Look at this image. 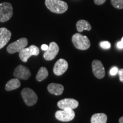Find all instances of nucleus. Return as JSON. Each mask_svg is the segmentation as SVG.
Listing matches in <instances>:
<instances>
[{
	"instance_id": "1",
	"label": "nucleus",
	"mask_w": 123,
	"mask_h": 123,
	"mask_svg": "<svg viewBox=\"0 0 123 123\" xmlns=\"http://www.w3.org/2000/svg\"><path fill=\"white\" fill-rule=\"evenodd\" d=\"M45 5L49 10L56 14L65 13L68 8L67 3L61 0H45Z\"/></svg>"
},
{
	"instance_id": "2",
	"label": "nucleus",
	"mask_w": 123,
	"mask_h": 123,
	"mask_svg": "<svg viewBox=\"0 0 123 123\" xmlns=\"http://www.w3.org/2000/svg\"><path fill=\"white\" fill-rule=\"evenodd\" d=\"M72 42L75 48L78 50H87L91 46L90 41L88 37L79 33H76L73 35L72 37Z\"/></svg>"
},
{
	"instance_id": "3",
	"label": "nucleus",
	"mask_w": 123,
	"mask_h": 123,
	"mask_svg": "<svg viewBox=\"0 0 123 123\" xmlns=\"http://www.w3.org/2000/svg\"><path fill=\"white\" fill-rule=\"evenodd\" d=\"M13 6L8 2L0 4V22H5L9 21L13 16Z\"/></svg>"
},
{
	"instance_id": "4",
	"label": "nucleus",
	"mask_w": 123,
	"mask_h": 123,
	"mask_svg": "<svg viewBox=\"0 0 123 123\" xmlns=\"http://www.w3.org/2000/svg\"><path fill=\"white\" fill-rule=\"evenodd\" d=\"M21 96L25 104L28 106L34 105L37 102V95L33 90L29 88L23 89L21 91Z\"/></svg>"
},
{
	"instance_id": "5",
	"label": "nucleus",
	"mask_w": 123,
	"mask_h": 123,
	"mask_svg": "<svg viewBox=\"0 0 123 123\" xmlns=\"http://www.w3.org/2000/svg\"><path fill=\"white\" fill-rule=\"evenodd\" d=\"M39 54V49L37 46L31 45L29 47H25L19 53V56L21 61L27 62L29 58L33 55L37 56Z\"/></svg>"
},
{
	"instance_id": "6",
	"label": "nucleus",
	"mask_w": 123,
	"mask_h": 123,
	"mask_svg": "<svg viewBox=\"0 0 123 123\" xmlns=\"http://www.w3.org/2000/svg\"><path fill=\"white\" fill-rule=\"evenodd\" d=\"M28 44V41L27 38H21L10 43L7 47V51L10 54H14L19 53L21 50L25 48Z\"/></svg>"
},
{
	"instance_id": "7",
	"label": "nucleus",
	"mask_w": 123,
	"mask_h": 123,
	"mask_svg": "<svg viewBox=\"0 0 123 123\" xmlns=\"http://www.w3.org/2000/svg\"><path fill=\"white\" fill-rule=\"evenodd\" d=\"M75 116V112L71 109H65L61 111H57L55 113V117L58 120L68 122L74 119Z\"/></svg>"
},
{
	"instance_id": "8",
	"label": "nucleus",
	"mask_w": 123,
	"mask_h": 123,
	"mask_svg": "<svg viewBox=\"0 0 123 123\" xmlns=\"http://www.w3.org/2000/svg\"><path fill=\"white\" fill-rule=\"evenodd\" d=\"M59 51V47L56 43L52 42L49 46V48L45 51L43 57L47 61H52L56 57Z\"/></svg>"
},
{
	"instance_id": "9",
	"label": "nucleus",
	"mask_w": 123,
	"mask_h": 123,
	"mask_svg": "<svg viewBox=\"0 0 123 123\" xmlns=\"http://www.w3.org/2000/svg\"><path fill=\"white\" fill-rule=\"evenodd\" d=\"M92 72L98 79H103L105 75V68L102 63L99 60H94L92 63Z\"/></svg>"
},
{
	"instance_id": "10",
	"label": "nucleus",
	"mask_w": 123,
	"mask_h": 123,
	"mask_svg": "<svg viewBox=\"0 0 123 123\" xmlns=\"http://www.w3.org/2000/svg\"><path fill=\"white\" fill-rule=\"evenodd\" d=\"M14 76L19 79L27 80L31 76L30 71L25 66L19 65L15 69Z\"/></svg>"
},
{
	"instance_id": "11",
	"label": "nucleus",
	"mask_w": 123,
	"mask_h": 123,
	"mask_svg": "<svg viewBox=\"0 0 123 123\" xmlns=\"http://www.w3.org/2000/svg\"><path fill=\"white\" fill-rule=\"evenodd\" d=\"M58 107L61 110L71 109L74 110L79 105V103L76 100L74 99H64L58 102Z\"/></svg>"
},
{
	"instance_id": "12",
	"label": "nucleus",
	"mask_w": 123,
	"mask_h": 123,
	"mask_svg": "<svg viewBox=\"0 0 123 123\" xmlns=\"http://www.w3.org/2000/svg\"><path fill=\"white\" fill-rule=\"evenodd\" d=\"M68 67L67 62L64 59H59L54 64L53 71L55 75L61 76L65 73Z\"/></svg>"
},
{
	"instance_id": "13",
	"label": "nucleus",
	"mask_w": 123,
	"mask_h": 123,
	"mask_svg": "<svg viewBox=\"0 0 123 123\" xmlns=\"http://www.w3.org/2000/svg\"><path fill=\"white\" fill-rule=\"evenodd\" d=\"M12 33L5 27L0 28V49H2L10 41Z\"/></svg>"
},
{
	"instance_id": "14",
	"label": "nucleus",
	"mask_w": 123,
	"mask_h": 123,
	"mask_svg": "<svg viewBox=\"0 0 123 123\" xmlns=\"http://www.w3.org/2000/svg\"><path fill=\"white\" fill-rule=\"evenodd\" d=\"M48 91L51 94L61 95L64 91V87L62 84L57 83H50L47 87Z\"/></svg>"
},
{
	"instance_id": "15",
	"label": "nucleus",
	"mask_w": 123,
	"mask_h": 123,
	"mask_svg": "<svg viewBox=\"0 0 123 123\" xmlns=\"http://www.w3.org/2000/svg\"><path fill=\"white\" fill-rule=\"evenodd\" d=\"M21 86V82H20L19 79H12L7 81L5 86V90L7 91L16 90Z\"/></svg>"
},
{
	"instance_id": "16",
	"label": "nucleus",
	"mask_w": 123,
	"mask_h": 123,
	"mask_svg": "<svg viewBox=\"0 0 123 123\" xmlns=\"http://www.w3.org/2000/svg\"><path fill=\"white\" fill-rule=\"evenodd\" d=\"M76 29L79 32H83L84 30L90 31L92 27L88 21L84 19H80L76 22Z\"/></svg>"
},
{
	"instance_id": "17",
	"label": "nucleus",
	"mask_w": 123,
	"mask_h": 123,
	"mask_svg": "<svg viewBox=\"0 0 123 123\" xmlns=\"http://www.w3.org/2000/svg\"><path fill=\"white\" fill-rule=\"evenodd\" d=\"M107 121V116L105 113H95L91 118V123H106Z\"/></svg>"
},
{
	"instance_id": "18",
	"label": "nucleus",
	"mask_w": 123,
	"mask_h": 123,
	"mask_svg": "<svg viewBox=\"0 0 123 123\" xmlns=\"http://www.w3.org/2000/svg\"><path fill=\"white\" fill-rule=\"evenodd\" d=\"M49 75L48 71L46 67H42L38 71L36 76V79L38 81H42L47 78Z\"/></svg>"
},
{
	"instance_id": "19",
	"label": "nucleus",
	"mask_w": 123,
	"mask_h": 123,
	"mask_svg": "<svg viewBox=\"0 0 123 123\" xmlns=\"http://www.w3.org/2000/svg\"><path fill=\"white\" fill-rule=\"evenodd\" d=\"M112 5L116 9H123V0H111Z\"/></svg>"
},
{
	"instance_id": "20",
	"label": "nucleus",
	"mask_w": 123,
	"mask_h": 123,
	"mask_svg": "<svg viewBox=\"0 0 123 123\" xmlns=\"http://www.w3.org/2000/svg\"><path fill=\"white\" fill-rule=\"evenodd\" d=\"M100 46L103 49H109L111 48V43L108 41H102L100 43Z\"/></svg>"
},
{
	"instance_id": "21",
	"label": "nucleus",
	"mask_w": 123,
	"mask_h": 123,
	"mask_svg": "<svg viewBox=\"0 0 123 123\" xmlns=\"http://www.w3.org/2000/svg\"><path fill=\"white\" fill-rule=\"evenodd\" d=\"M118 68L116 67H114L113 68H111V70H110V74L111 75H115L118 73Z\"/></svg>"
},
{
	"instance_id": "22",
	"label": "nucleus",
	"mask_w": 123,
	"mask_h": 123,
	"mask_svg": "<svg viewBox=\"0 0 123 123\" xmlns=\"http://www.w3.org/2000/svg\"><path fill=\"white\" fill-rule=\"evenodd\" d=\"M118 74L119 75L120 80L123 83V69H120V70L118 71Z\"/></svg>"
},
{
	"instance_id": "23",
	"label": "nucleus",
	"mask_w": 123,
	"mask_h": 123,
	"mask_svg": "<svg viewBox=\"0 0 123 123\" xmlns=\"http://www.w3.org/2000/svg\"><path fill=\"white\" fill-rule=\"evenodd\" d=\"M94 1L95 4L98 5H101L105 3L106 0H93Z\"/></svg>"
},
{
	"instance_id": "24",
	"label": "nucleus",
	"mask_w": 123,
	"mask_h": 123,
	"mask_svg": "<svg viewBox=\"0 0 123 123\" xmlns=\"http://www.w3.org/2000/svg\"><path fill=\"white\" fill-rule=\"evenodd\" d=\"M117 47L120 49H123V40H121V41L117 43Z\"/></svg>"
},
{
	"instance_id": "25",
	"label": "nucleus",
	"mask_w": 123,
	"mask_h": 123,
	"mask_svg": "<svg viewBox=\"0 0 123 123\" xmlns=\"http://www.w3.org/2000/svg\"><path fill=\"white\" fill-rule=\"evenodd\" d=\"M49 48V46H47V44H42V46H41V49H42V50L43 51H46Z\"/></svg>"
},
{
	"instance_id": "26",
	"label": "nucleus",
	"mask_w": 123,
	"mask_h": 123,
	"mask_svg": "<svg viewBox=\"0 0 123 123\" xmlns=\"http://www.w3.org/2000/svg\"><path fill=\"white\" fill-rule=\"evenodd\" d=\"M119 123H123V116L121 117L119 119Z\"/></svg>"
},
{
	"instance_id": "27",
	"label": "nucleus",
	"mask_w": 123,
	"mask_h": 123,
	"mask_svg": "<svg viewBox=\"0 0 123 123\" xmlns=\"http://www.w3.org/2000/svg\"><path fill=\"white\" fill-rule=\"evenodd\" d=\"M121 40H123V37H122V38H121Z\"/></svg>"
}]
</instances>
